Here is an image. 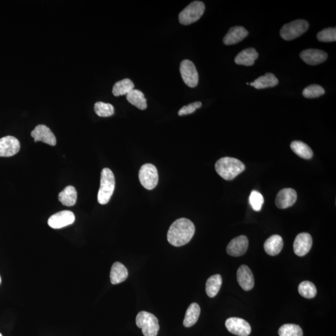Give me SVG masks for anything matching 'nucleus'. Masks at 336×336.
Segmentation results:
<instances>
[{"instance_id": "obj_1", "label": "nucleus", "mask_w": 336, "mask_h": 336, "mask_svg": "<svg viewBox=\"0 0 336 336\" xmlns=\"http://www.w3.org/2000/svg\"><path fill=\"white\" fill-rule=\"evenodd\" d=\"M193 222L185 218H181L171 224L167 234L168 243L175 246H182L191 241L195 233Z\"/></svg>"}, {"instance_id": "obj_2", "label": "nucleus", "mask_w": 336, "mask_h": 336, "mask_svg": "<svg viewBox=\"0 0 336 336\" xmlns=\"http://www.w3.org/2000/svg\"><path fill=\"white\" fill-rule=\"evenodd\" d=\"M216 172L227 181H231L245 170L243 162L234 157H224L218 159L215 164Z\"/></svg>"}, {"instance_id": "obj_3", "label": "nucleus", "mask_w": 336, "mask_h": 336, "mask_svg": "<svg viewBox=\"0 0 336 336\" xmlns=\"http://www.w3.org/2000/svg\"><path fill=\"white\" fill-rule=\"evenodd\" d=\"M115 185L114 173L109 168H103L101 173L100 186L97 196L98 203L103 205L109 203L114 193Z\"/></svg>"}, {"instance_id": "obj_4", "label": "nucleus", "mask_w": 336, "mask_h": 336, "mask_svg": "<svg viewBox=\"0 0 336 336\" xmlns=\"http://www.w3.org/2000/svg\"><path fill=\"white\" fill-rule=\"evenodd\" d=\"M136 326L142 329L145 336H157L159 330L158 319L149 312L141 311L136 318Z\"/></svg>"}, {"instance_id": "obj_5", "label": "nucleus", "mask_w": 336, "mask_h": 336, "mask_svg": "<svg viewBox=\"0 0 336 336\" xmlns=\"http://www.w3.org/2000/svg\"><path fill=\"white\" fill-rule=\"evenodd\" d=\"M204 11H205V4L203 2L199 1L192 2L180 13L179 20L181 24L189 25L196 22L203 15Z\"/></svg>"}, {"instance_id": "obj_6", "label": "nucleus", "mask_w": 336, "mask_h": 336, "mask_svg": "<svg viewBox=\"0 0 336 336\" xmlns=\"http://www.w3.org/2000/svg\"><path fill=\"white\" fill-rule=\"evenodd\" d=\"M309 27L306 20H298L287 23L281 28L280 36L286 41H291L302 36L307 31Z\"/></svg>"}, {"instance_id": "obj_7", "label": "nucleus", "mask_w": 336, "mask_h": 336, "mask_svg": "<svg viewBox=\"0 0 336 336\" xmlns=\"http://www.w3.org/2000/svg\"><path fill=\"white\" fill-rule=\"evenodd\" d=\"M139 180L141 184L145 189H153L156 187L159 180L158 173L156 166L153 164L147 163L141 167Z\"/></svg>"}, {"instance_id": "obj_8", "label": "nucleus", "mask_w": 336, "mask_h": 336, "mask_svg": "<svg viewBox=\"0 0 336 336\" xmlns=\"http://www.w3.org/2000/svg\"><path fill=\"white\" fill-rule=\"evenodd\" d=\"M182 79L188 87L196 88L199 82V74L194 63L189 60L183 61L180 64Z\"/></svg>"}, {"instance_id": "obj_9", "label": "nucleus", "mask_w": 336, "mask_h": 336, "mask_svg": "<svg viewBox=\"0 0 336 336\" xmlns=\"http://www.w3.org/2000/svg\"><path fill=\"white\" fill-rule=\"evenodd\" d=\"M227 330L233 335L248 336L251 333V326L247 321L239 318H230L225 321Z\"/></svg>"}, {"instance_id": "obj_10", "label": "nucleus", "mask_w": 336, "mask_h": 336, "mask_svg": "<svg viewBox=\"0 0 336 336\" xmlns=\"http://www.w3.org/2000/svg\"><path fill=\"white\" fill-rule=\"evenodd\" d=\"M20 143L12 136L0 138V157H10L17 154L20 150Z\"/></svg>"}, {"instance_id": "obj_11", "label": "nucleus", "mask_w": 336, "mask_h": 336, "mask_svg": "<svg viewBox=\"0 0 336 336\" xmlns=\"http://www.w3.org/2000/svg\"><path fill=\"white\" fill-rule=\"evenodd\" d=\"M74 220V213L70 211H63L51 216L48 224L53 229H58L72 224Z\"/></svg>"}, {"instance_id": "obj_12", "label": "nucleus", "mask_w": 336, "mask_h": 336, "mask_svg": "<svg viewBox=\"0 0 336 336\" xmlns=\"http://www.w3.org/2000/svg\"><path fill=\"white\" fill-rule=\"evenodd\" d=\"M31 135L34 138V142L41 141L51 146H55L57 143L55 134L50 128L44 124H39L36 126L31 133Z\"/></svg>"}, {"instance_id": "obj_13", "label": "nucleus", "mask_w": 336, "mask_h": 336, "mask_svg": "<svg viewBox=\"0 0 336 336\" xmlns=\"http://www.w3.org/2000/svg\"><path fill=\"white\" fill-rule=\"evenodd\" d=\"M312 245V239L311 235L303 232L298 234L294 241V252L299 257H303L311 250Z\"/></svg>"}, {"instance_id": "obj_14", "label": "nucleus", "mask_w": 336, "mask_h": 336, "mask_svg": "<svg viewBox=\"0 0 336 336\" xmlns=\"http://www.w3.org/2000/svg\"><path fill=\"white\" fill-rule=\"evenodd\" d=\"M248 247V240L245 236L234 238L230 242L227 246L228 254L232 257H241L245 254Z\"/></svg>"}, {"instance_id": "obj_15", "label": "nucleus", "mask_w": 336, "mask_h": 336, "mask_svg": "<svg viewBox=\"0 0 336 336\" xmlns=\"http://www.w3.org/2000/svg\"><path fill=\"white\" fill-rule=\"evenodd\" d=\"M297 200V193L291 188H285L279 191L276 197L275 204L277 208L285 209L294 205Z\"/></svg>"}, {"instance_id": "obj_16", "label": "nucleus", "mask_w": 336, "mask_h": 336, "mask_svg": "<svg viewBox=\"0 0 336 336\" xmlns=\"http://www.w3.org/2000/svg\"><path fill=\"white\" fill-rule=\"evenodd\" d=\"M300 58L306 64L311 65L321 64L327 60L328 56L325 52L319 49H309L300 53Z\"/></svg>"}, {"instance_id": "obj_17", "label": "nucleus", "mask_w": 336, "mask_h": 336, "mask_svg": "<svg viewBox=\"0 0 336 336\" xmlns=\"http://www.w3.org/2000/svg\"><path fill=\"white\" fill-rule=\"evenodd\" d=\"M237 276V281L244 290L250 291L254 286V276L252 272L246 265H243L239 268Z\"/></svg>"}, {"instance_id": "obj_18", "label": "nucleus", "mask_w": 336, "mask_h": 336, "mask_svg": "<svg viewBox=\"0 0 336 336\" xmlns=\"http://www.w3.org/2000/svg\"><path fill=\"white\" fill-rule=\"evenodd\" d=\"M248 34V31L243 27H232L224 36L223 42L225 45H233L243 41Z\"/></svg>"}, {"instance_id": "obj_19", "label": "nucleus", "mask_w": 336, "mask_h": 336, "mask_svg": "<svg viewBox=\"0 0 336 336\" xmlns=\"http://www.w3.org/2000/svg\"><path fill=\"white\" fill-rule=\"evenodd\" d=\"M128 276L127 269L121 262H115L110 270V281L113 285H117L126 280Z\"/></svg>"}, {"instance_id": "obj_20", "label": "nucleus", "mask_w": 336, "mask_h": 336, "mask_svg": "<svg viewBox=\"0 0 336 336\" xmlns=\"http://www.w3.org/2000/svg\"><path fill=\"white\" fill-rule=\"evenodd\" d=\"M283 239L279 235H274L270 237L264 244L265 251L268 255L275 256L281 252L283 247Z\"/></svg>"}, {"instance_id": "obj_21", "label": "nucleus", "mask_w": 336, "mask_h": 336, "mask_svg": "<svg viewBox=\"0 0 336 336\" xmlns=\"http://www.w3.org/2000/svg\"><path fill=\"white\" fill-rule=\"evenodd\" d=\"M258 57V54L254 48H249L239 53L235 58V62L238 65L251 66L255 64V61Z\"/></svg>"}, {"instance_id": "obj_22", "label": "nucleus", "mask_w": 336, "mask_h": 336, "mask_svg": "<svg viewBox=\"0 0 336 336\" xmlns=\"http://www.w3.org/2000/svg\"><path fill=\"white\" fill-rule=\"evenodd\" d=\"M278 80L276 76L272 73H267L264 76H260L254 82L250 84L251 86L254 87L257 89H264L274 88L278 85Z\"/></svg>"}, {"instance_id": "obj_23", "label": "nucleus", "mask_w": 336, "mask_h": 336, "mask_svg": "<svg viewBox=\"0 0 336 336\" xmlns=\"http://www.w3.org/2000/svg\"><path fill=\"white\" fill-rule=\"evenodd\" d=\"M59 201L63 205L71 207L76 204L77 199V192L74 186L68 185L59 194Z\"/></svg>"}, {"instance_id": "obj_24", "label": "nucleus", "mask_w": 336, "mask_h": 336, "mask_svg": "<svg viewBox=\"0 0 336 336\" xmlns=\"http://www.w3.org/2000/svg\"><path fill=\"white\" fill-rule=\"evenodd\" d=\"M201 314V308L196 303H192L188 307L184 317L183 324L185 328H190L194 326L198 321Z\"/></svg>"}, {"instance_id": "obj_25", "label": "nucleus", "mask_w": 336, "mask_h": 336, "mask_svg": "<svg viewBox=\"0 0 336 336\" xmlns=\"http://www.w3.org/2000/svg\"><path fill=\"white\" fill-rule=\"evenodd\" d=\"M222 283L221 275L217 274L209 277L206 282V291L209 297L214 298L217 295Z\"/></svg>"}, {"instance_id": "obj_26", "label": "nucleus", "mask_w": 336, "mask_h": 336, "mask_svg": "<svg viewBox=\"0 0 336 336\" xmlns=\"http://www.w3.org/2000/svg\"><path fill=\"white\" fill-rule=\"evenodd\" d=\"M290 147L292 151L302 158L310 159L313 156V152L311 148L301 141H294L291 143Z\"/></svg>"}, {"instance_id": "obj_27", "label": "nucleus", "mask_w": 336, "mask_h": 336, "mask_svg": "<svg viewBox=\"0 0 336 336\" xmlns=\"http://www.w3.org/2000/svg\"><path fill=\"white\" fill-rule=\"evenodd\" d=\"M126 97L129 103L137 107L138 109L142 110L147 109V99L145 97L144 94L140 91L133 89L126 95Z\"/></svg>"}, {"instance_id": "obj_28", "label": "nucleus", "mask_w": 336, "mask_h": 336, "mask_svg": "<svg viewBox=\"0 0 336 336\" xmlns=\"http://www.w3.org/2000/svg\"><path fill=\"white\" fill-rule=\"evenodd\" d=\"M135 88L133 82L129 79H124L117 82L113 87L112 93L115 97L127 95Z\"/></svg>"}, {"instance_id": "obj_29", "label": "nucleus", "mask_w": 336, "mask_h": 336, "mask_svg": "<svg viewBox=\"0 0 336 336\" xmlns=\"http://www.w3.org/2000/svg\"><path fill=\"white\" fill-rule=\"evenodd\" d=\"M298 291L303 297L307 299L314 298L317 294L316 286L312 282L309 281L302 282L298 286Z\"/></svg>"}, {"instance_id": "obj_30", "label": "nucleus", "mask_w": 336, "mask_h": 336, "mask_svg": "<svg viewBox=\"0 0 336 336\" xmlns=\"http://www.w3.org/2000/svg\"><path fill=\"white\" fill-rule=\"evenodd\" d=\"M279 336H303L302 329L294 324H286L278 330Z\"/></svg>"}, {"instance_id": "obj_31", "label": "nucleus", "mask_w": 336, "mask_h": 336, "mask_svg": "<svg viewBox=\"0 0 336 336\" xmlns=\"http://www.w3.org/2000/svg\"><path fill=\"white\" fill-rule=\"evenodd\" d=\"M95 114L100 117H109L114 114V107L112 104L102 102H97L94 105Z\"/></svg>"}, {"instance_id": "obj_32", "label": "nucleus", "mask_w": 336, "mask_h": 336, "mask_svg": "<svg viewBox=\"0 0 336 336\" xmlns=\"http://www.w3.org/2000/svg\"><path fill=\"white\" fill-rule=\"evenodd\" d=\"M325 91L323 88L316 84L307 86L303 91V95L307 98H314L324 95Z\"/></svg>"}, {"instance_id": "obj_33", "label": "nucleus", "mask_w": 336, "mask_h": 336, "mask_svg": "<svg viewBox=\"0 0 336 336\" xmlns=\"http://www.w3.org/2000/svg\"><path fill=\"white\" fill-rule=\"evenodd\" d=\"M317 39L318 41L329 43L336 41V28H326L317 34Z\"/></svg>"}, {"instance_id": "obj_34", "label": "nucleus", "mask_w": 336, "mask_h": 336, "mask_svg": "<svg viewBox=\"0 0 336 336\" xmlns=\"http://www.w3.org/2000/svg\"><path fill=\"white\" fill-rule=\"evenodd\" d=\"M249 203H250L253 210L259 212L264 203V197L259 192L254 190V191H251L250 196L249 197Z\"/></svg>"}, {"instance_id": "obj_35", "label": "nucleus", "mask_w": 336, "mask_h": 336, "mask_svg": "<svg viewBox=\"0 0 336 336\" xmlns=\"http://www.w3.org/2000/svg\"><path fill=\"white\" fill-rule=\"evenodd\" d=\"M202 106V103L201 102H196L190 104L186 105V106H184L178 112V115L180 116H183V115H186L192 114L197 109H199Z\"/></svg>"}, {"instance_id": "obj_36", "label": "nucleus", "mask_w": 336, "mask_h": 336, "mask_svg": "<svg viewBox=\"0 0 336 336\" xmlns=\"http://www.w3.org/2000/svg\"><path fill=\"white\" fill-rule=\"evenodd\" d=\"M1 277H0V283H1Z\"/></svg>"}, {"instance_id": "obj_37", "label": "nucleus", "mask_w": 336, "mask_h": 336, "mask_svg": "<svg viewBox=\"0 0 336 336\" xmlns=\"http://www.w3.org/2000/svg\"><path fill=\"white\" fill-rule=\"evenodd\" d=\"M0 336H2V335H1V333H0Z\"/></svg>"}]
</instances>
